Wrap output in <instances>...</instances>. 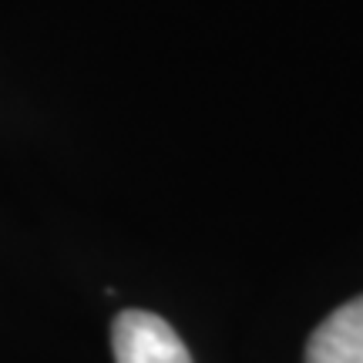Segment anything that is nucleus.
Wrapping results in <instances>:
<instances>
[{"label": "nucleus", "instance_id": "2", "mask_svg": "<svg viewBox=\"0 0 363 363\" xmlns=\"http://www.w3.org/2000/svg\"><path fill=\"white\" fill-rule=\"evenodd\" d=\"M306 363H363V296L337 306L313 330Z\"/></svg>", "mask_w": 363, "mask_h": 363}, {"label": "nucleus", "instance_id": "1", "mask_svg": "<svg viewBox=\"0 0 363 363\" xmlns=\"http://www.w3.org/2000/svg\"><path fill=\"white\" fill-rule=\"evenodd\" d=\"M118 363H192L185 343L158 313L125 310L111 326Z\"/></svg>", "mask_w": 363, "mask_h": 363}]
</instances>
